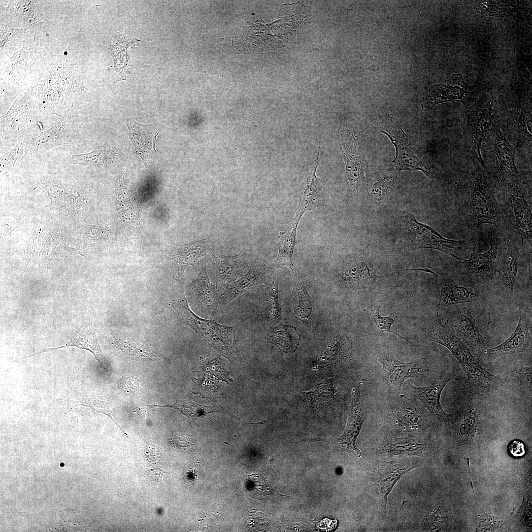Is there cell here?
I'll use <instances>...</instances> for the list:
<instances>
[{"label": "cell", "instance_id": "cell-1", "mask_svg": "<svg viewBox=\"0 0 532 532\" xmlns=\"http://www.w3.org/2000/svg\"><path fill=\"white\" fill-rule=\"evenodd\" d=\"M454 205L460 221L474 233L484 224L498 226V205L493 182L475 159L471 169L457 184Z\"/></svg>", "mask_w": 532, "mask_h": 532}, {"label": "cell", "instance_id": "cell-2", "mask_svg": "<svg viewBox=\"0 0 532 532\" xmlns=\"http://www.w3.org/2000/svg\"><path fill=\"white\" fill-rule=\"evenodd\" d=\"M529 182L522 174L515 178L493 182L499 209L496 232L501 239L518 238L526 251H532V220Z\"/></svg>", "mask_w": 532, "mask_h": 532}, {"label": "cell", "instance_id": "cell-3", "mask_svg": "<svg viewBox=\"0 0 532 532\" xmlns=\"http://www.w3.org/2000/svg\"><path fill=\"white\" fill-rule=\"evenodd\" d=\"M425 332L431 341L445 347L455 357L467 376L471 393L484 397L495 394L502 387V379L483 368L467 345L447 324H443L438 311L427 321Z\"/></svg>", "mask_w": 532, "mask_h": 532}, {"label": "cell", "instance_id": "cell-4", "mask_svg": "<svg viewBox=\"0 0 532 532\" xmlns=\"http://www.w3.org/2000/svg\"><path fill=\"white\" fill-rule=\"evenodd\" d=\"M168 305L180 321L189 326L205 340L213 342L221 341L225 349L235 346V333L245 320L231 326L219 324L216 320H207L196 315L190 308L183 285L171 284L168 293Z\"/></svg>", "mask_w": 532, "mask_h": 532}, {"label": "cell", "instance_id": "cell-5", "mask_svg": "<svg viewBox=\"0 0 532 532\" xmlns=\"http://www.w3.org/2000/svg\"><path fill=\"white\" fill-rule=\"evenodd\" d=\"M447 323L469 349L478 353L486 349L491 322L489 313L481 302L449 306Z\"/></svg>", "mask_w": 532, "mask_h": 532}, {"label": "cell", "instance_id": "cell-6", "mask_svg": "<svg viewBox=\"0 0 532 532\" xmlns=\"http://www.w3.org/2000/svg\"><path fill=\"white\" fill-rule=\"evenodd\" d=\"M402 216V224L413 249L437 250L460 261L468 259L475 249L476 243L474 239L446 238L430 227L418 222L412 214L405 212Z\"/></svg>", "mask_w": 532, "mask_h": 532}, {"label": "cell", "instance_id": "cell-7", "mask_svg": "<svg viewBox=\"0 0 532 532\" xmlns=\"http://www.w3.org/2000/svg\"><path fill=\"white\" fill-rule=\"evenodd\" d=\"M485 140L486 172L492 181L499 182L519 176L521 173L515 164V149L497 124L490 128Z\"/></svg>", "mask_w": 532, "mask_h": 532}, {"label": "cell", "instance_id": "cell-8", "mask_svg": "<svg viewBox=\"0 0 532 532\" xmlns=\"http://www.w3.org/2000/svg\"><path fill=\"white\" fill-rule=\"evenodd\" d=\"M493 105L490 98L478 99L474 104L467 108L461 125L463 141L467 150L486 171L487 169L482 159L481 150L493 122Z\"/></svg>", "mask_w": 532, "mask_h": 532}, {"label": "cell", "instance_id": "cell-9", "mask_svg": "<svg viewBox=\"0 0 532 532\" xmlns=\"http://www.w3.org/2000/svg\"><path fill=\"white\" fill-rule=\"evenodd\" d=\"M439 287L438 308L467 302H481L485 298V286L460 272L454 271L438 276Z\"/></svg>", "mask_w": 532, "mask_h": 532}, {"label": "cell", "instance_id": "cell-10", "mask_svg": "<svg viewBox=\"0 0 532 532\" xmlns=\"http://www.w3.org/2000/svg\"><path fill=\"white\" fill-rule=\"evenodd\" d=\"M526 264L532 266V257L526 254L522 240L518 238L500 239L497 256V275L509 299L513 297L519 268Z\"/></svg>", "mask_w": 532, "mask_h": 532}, {"label": "cell", "instance_id": "cell-11", "mask_svg": "<svg viewBox=\"0 0 532 532\" xmlns=\"http://www.w3.org/2000/svg\"><path fill=\"white\" fill-rule=\"evenodd\" d=\"M78 406L88 407L96 413H101L106 415L114 422L128 438H131L114 420L109 402L98 399L96 396L84 385L74 369L73 379L69 392L66 396L57 400L53 406L54 415L59 421V423L68 412Z\"/></svg>", "mask_w": 532, "mask_h": 532}, {"label": "cell", "instance_id": "cell-12", "mask_svg": "<svg viewBox=\"0 0 532 532\" xmlns=\"http://www.w3.org/2000/svg\"><path fill=\"white\" fill-rule=\"evenodd\" d=\"M212 240L210 235L201 240L173 246L165 252L162 261L172 273V283L184 284L185 269L206 255L212 247Z\"/></svg>", "mask_w": 532, "mask_h": 532}, {"label": "cell", "instance_id": "cell-13", "mask_svg": "<svg viewBox=\"0 0 532 532\" xmlns=\"http://www.w3.org/2000/svg\"><path fill=\"white\" fill-rule=\"evenodd\" d=\"M490 249L483 253H477L475 249L467 259L459 261L455 268L477 282L486 286L495 281L497 277V262L500 238L497 232L490 236Z\"/></svg>", "mask_w": 532, "mask_h": 532}, {"label": "cell", "instance_id": "cell-14", "mask_svg": "<svg viewBox=\"0 0 532 532\" xmlns=\"http://www.w3.org/2000/svg\"><path fill=\"white\" fill-rule=\"evenodd\" d=\"M478 99L477 92L466 84L462 74H453L450 79L427 90L423 97L422 109L426 110L438 103L456 101L462 102L467 108Z\"/></svg>", "mask_w": 532, "mask_h": 532}, {"label": "cell", "instance_id": "cell-15", "mask_svg": "<svg viewBox=\"0 0 532 532\" xmlns=\"http://www.w3.org/2000/svg\"><path fill=\"white\" fill-rule=\"evenodd\" d=\"M527 310L524 305L521 306L517 327L505 341L495 347L486 348L481 351L480 358L482 362L490 363L505 355L531 352L532 339L529 330L532 324Z\"/></svg>", "mask_w": 532, "mask_h": 532}, {"label": "cell", "instance_id": "cell-16", "mask_svg": "<svg viewBox=\"0 0 532 532\" xmlns=\"http://www.w3.org/2000/svg\"><path fill=\"white\" fill-rule=\"evenodd\" d=\"M377 360L382 366L384 380L395 391H399L407 379L421 378L429 370L424 361L402 362L385 352L378 354Z\"/></svg>", "mask_w": 532, "mask_h": 532}, {"label": "cell", "instance_id": "cell-17", "mask_svg": "<svg viewBox=\"0 0 532 532\" xmlns=\"http://www.w3.org/2000/svg\"><path fill=\"white\" fill-rule=\"evenodd\" d=\"M381 412L398 426L409 429L420 427L425 420L424 409L403 395L388 398L381 404Z\"/></svg>", "mask_w": 532, "mask_h": 532}, {"label": "cell", "instance_id": "cell-18", "mask_svg": "<svg viewBox=\"0 0 532 532\" xmlns=\"http://www.w3.org/2000/svg\"><path fill=\"white\" fill-rule=\"evenodd\" d=\"M185 291L189 302L204 314L210 316L216 313L220 296L208 278L205 261L196 279L186 286Z\"/></svg>", "mask_w": 532, "mask_h": 532}, {"label": "cell", "instance_id": "cell-19", "mask_svg": "<svg viewBox=\"0 0 532 532\" xmlns=\"http://www.w3.org/2000/svg\"><path fill=\"white\" fill-rule=\"evenodd\" d=\"M382 132L388 136L396 148V157L393 162L397 170H419L430 178H432L434 173L432 166L411 148L407 137L402 129L396 132Z\"/></svg>", "mask_w": 532, "mask_h": 532}, {"label": "cell", "instance_id": "cell-20", "mask_svg": "<svg viewBox=\"0 0 532 532\" xmlns=\"http://www.w3.org/2000/svg\"><path fill=\"white\" fill-rule=\"evenodd\" d=\"M531 106H518L508 111L504 124L515 145L531 154L532 144Z\"/></svg>", "mask_w": 532, "mask_h": 532}, {"label": "cell", "instance_id": "cell-21", "mask_svg": "<svg viewBox=\"0 0 532 532\" xmlns=\"http://www.w3.org/2000/svg\"><path fill=\"white\" fill-rule=\"evenodd\" d=\"M213 263L214 286L217 291H224L229 287L243 272L250 264V256L245 253L234 256H215L211 253Z\"/></svg>", "mask_w": 532, "mask_h": 532}, {"label": "cell", "instance_id": "cell-22", "mask_svg": "<svg viewBox=\"0 0 532 532\" xmlns=\"http://www.w3.org/2000/svg\"><path fill=\"white\" fill-rule=\"evenodd\" d=\"M69 347H75L90 352L100 366L103 369H106V359L100 346L95 331L90 323L83 324L73 333L70 340L66 344L59 347L42 349L33 354L18 358L17 360H22L43 353Z\"/></svg>", "mask_w": 532, "mask_h": 532}, {"label": "cell", "instance_id": "cell-23", "mask_svg": "<svg viewBox=\"0 0 532 532\" xmlns=\"http://www.w3.org/2000/svg\"><path fill=\"white\" fill-rule=\"evenodd\" d=\"M271 267L261 262L252 261L248 272L232 284L220 296L219 303L226 305L238 296L261 284L266 285Z\"/></svg>", "mask_w": 532, "mask_h": 532}, {"label": "cell", "instance_id": "cell-24", "mask_svg": "<svg viewBox=\"0 0 532 532\" xmlns=\"http://www.w3.org/2000/svg\"><path fill=\"white\" fill-rule=\"evenodd\" d=\"M452 379L453 375L448 374L442 379L434 382L430 385L418 386L411 384L410 386L416 398L424 407L439 421L447 422L448 415L443 410L440 403L441 393L447 384Z\"/></svg>", "mask_w": 532, "mask_h": 532}, {"label": "cell", "instance_id": "cell-25", "mask_svg": "<svg viewBox=\"0 0 532 532\" xmlns=\"http://www.w3.org/2000/svg\"><path fill=\"white\" fill-rule=\"evenodd\" d=\"M352 393L351 405L346 427L341 436L338 438L337 441L360 456L361 452L356 447V440L365 421V416L359 385L352 389Z\"/></svg>", "mask_w": 532, "mask_h": 532}, {"label": "cell", "instance_id": "cell-26", "mask_svg": "<svg viewBox=\"0 0 532 532\" xmlns=\"http://www.w3.org/2000/svg\"><path fill=\"white\" fill-rule=\"evenodd\" d=\"M417 466L414 461L403 460L387 463L382 469L377 479V486L383 511H386L388 496L397 482Z\"/></svg>", "mask_w": 532, "mask_h": 532}, {"label": "cell", "instance_id": "cell-27", "mask_svg": "<svg viewBox=\"0 0 532 532\" xmlns=\"http://www.w3.org/2000/svg\"><path fill=\"white\" fill-rule=\"evenodd\" d=\"M129 137L135 147L136 153L141 158L145 166L157 159L155 143L158 132H153L149 126L132 121L126 123Z\"/></svg>", "mask_w": 532, "mask_h": 532}, {"label": "cell", "instance_id": "cell-28", "mask_svg": "<svg viewBox=\"0 0 532 532\" xmlns=\"http://www.w3.org/2000/svg\"><path fill=\"white\" fill-rule=\"evenodd\" d=\"M67 113L51 128L42 132L33 140V150L43 153L52 148L73 141V130L67 120Z\"/></svg>", "mask_w": 532, "mask_h": 532}, {"label": "cell", "instance_id": "cell-29", "mask_svg": "<svg viewBox=\"0 0 532 532\" xmlns=\"http://www.w3.org/2000/svg\"><path fill=\"white\" fill-rule=\"evenodd\" d=\"M341 134L346 176L351 189L355 191L358 190L362 179V161L353 133L347 129H344L341 131Z\"/></svg>", "mask_w": 532, "mask_h": 532}, {"label": "cell", "instance_id": "cell-30", "mask_svg": "<svg viewBox=\"0 0 532 532\" xmlns=\"http://www.w3.org/2000/svg\"><path fill=\"white\" fill-rule=\"evenodd\" d=\"M322 155V151L319 146L314 170L310 180L300 195L299 203L296 209L295 218L300 219L306 211L324 205L322 196L323 182L321 179L317 178L316 175V169Z\"/></svg>", "mask_w": 532, "mask_h": 532}, {"label": "cell", "instance_id": "cell-31", "mask_svg": "<svg viewBox=\"0 0 532 532\" xmlns=\"http://www.w3.org/2000/svg\"><path fill=\"white\" fill-rule=\"evenodd\" d=\"M118 162L116 149L106 142L89 153L72 155L69 161L71 164L95 166L102 170L109 169Z\"/></svg>", "mask_w": 532, "mask_h": 532}, {"label": "cell", "instance_id": "cell-32", "mask_svg": "<svg viewBox=\"0 0 532 532\" xmlns=\"http://www.w3.org/2000/svg\"><path fill=\"white\" fill-rule=\"evenodd\" d=\"M37 183L47 192L51 200L50 210L61 207L62 203H82L85 195L84 189L77 185L65 186L53 184L46 180L41 179Z\"/></svg>", "mask_w": 532, "mask_h": 532}, {"label": "cell", "instance_id": "cell-33", "mask_svg": "<svg viewBox=\"0 0 532 532\" xmlns=\"http://www.w3.org/2000/svg\"><path fill=\"white\" fill-rule=\"evenodd\" d=\"M299 219L295 218L291 225L284 232H280L275 244L278 248V254L271 268L289 267L294 273L292 256L296 243V232Z\"/></svg>", "mask_w": 532, "mask_h": 532}, {"label": "cell", "instance_id": "cell-34", "mask_svg": "<svg viewBox=\"0 0 532 532\" xmlns=\"http://www.w3.org/2000/svg\"><path fill=\"white\" fill-rule=\"evenodd\" d=\"M103 337L114 348L132 360L139 362L160 361V358L143 344L114 335Z\"/></svg>", "mask_w": 532, "mask_h": 532}, {"label": "cell", "instance_id": "cell-35", "mask_svg": "<svg viewBox=\"0 0 532 532\" xmlns=\"http://www.w3.org/2000/svg\"><path fill=\"white\" fill-rule=\"evenodd\" d=\"M267 342L273 344L284 352L293 353L299 345L300 336L295 327L280 324L266 335Z\"/></svg>", "mask_w": 532, "mask_h": 532}, {"label": "cell", "instance_id": "cell-36", "mask_svg": "<svg viewBox=\"0 0 532 532\" xmlns=\"http://www.w3.org/2000/svg\"><path fill=\"white\" fill-rule=\"evenodd\" d=\"M278 282L277 277L273 278L271 285L264 290L260 298L258 307L260 313L271 324L278 322L281 316V306L278 302Z\"/></svg>", "mask_w": 532, "mask_h": 532}, {"label": "cell", "instance_id": "cell-37", "mask_svg": "<svg viewBox=\"0 0 532 532\" xmlns=\"http://www.w3.org/2000/svg\"><path fill=\"white\" fill-rule=\"evenodd\" d=\"M385 446L392 454H414L428 448L429 444L421 438L391 436L386 438Z\"/></svg>", "mask_w": 532, "mask_h": 532}, {"label": "cell", "instance_id": "cell-38", "mask_svg": "<svg viewBox=\"0 0 532 532\" xmlns=\"http://www.w3.org/2000/svg\"><path fill=\"white\" fill-rule=\"evenodd\" d=\"M291 303L294 313L299 320H302L304 318L310 320V316L312 309L311 298L302 281L296 275L294 278Z\"/></svg>", "mask_w": 532, "mask_h": 532}, {"label": "cell", "instance_id": "cell-39", "mask_svg": "<svg viewBox=\"0 0 532 532\" xmlns=\"http://www.w3.org/2000/svg\"><path fill=\"white\" fill-rule=\"evenodd\" d=\"M346 277L353 284L354 289H371L379 278L372 265L366 262H361L354 265L350 269Z\"/></svg>", "mask_w": 532, "mask_h": 532}, {"label": "cell", "instance_id": "cell-40", "mask_svg": "<svg viewBox=\"0 0 532 532\" xmlns=\"http://www.w3.org/2000/svg\"><path fill=\"white\" fill-rule=\"evenodd\" d=\"M149 408L153 407H167L178 410L187 417L192 422H195L197 418L202 415L217 411L212 406H202L190 400H176L172 404L148 405Z\"/></svg>", "mask_w": 532, "mask_h": 532}, {"label": "cell", "instance_id": "cell-41", "mask_svg": "<svg viewBox=\"0 0 532 532\" xmlns=\"http://www.w3.org/2000/svg\"><path fill=\"white\" fill-rule=\"evenodd\" d=\"M384 301H378L376 304L375 303L368 306L365 310L367 316L368 321L369 323L370 324V326L376 330H378L382 332H392L398 335L402 339L409 342L407 339L401 336L397 332L391 330L392 326L394 324V320L391 315L383 317L380 315L379 310L384 303Z\"/></svg>", "mask_w": 532, "mask_h": 532}, {"label": "cell", "instance_id": "cell-42", "mask_svg": "<svg viewBox=\"0 0 532 532\" xmlns=\"http://www.w3.org/2000/svg\"><path fill=\"white\" fill-rule=\"evenodd\" d=\"M25 144L18 143L12 149L0 157V175H10L18 171L24 155Z\"/></svg>", "mask_w": 532, "mask_h": 532}, {"label": "cell", "instance_id": "cell-43", "mask_svg": "<svg viewBox=\"0 0 532 532\" xmlns=\"http://www.w3.org/2000/svg\"><path fill=\"white\" fill-rule=\"evenodd\" d=\"M459 426V434L463 440L471 438L476 431L478 422L476 409L469 405L463 411Z\"/></svg>", "mask_w": 532, "mask_h": 532}, {"label": "cell", "instance_id": "cell-44", "mask_svg": "<svg viewBox=\"0 0 532 532\" xmlns=\"http://www.w3.org/2000/svg\"><path fill=\"white\" fill-rule=\"evenodd\" d=\"M44 235V233L42 231L41 224L34 227L29 234L26 242L24 271L26 270L30 261L36 256L40 248Z\"/></svg>", "mask_w": 532, "mask_h": 532}, {"label": "cell", "instance_id": "cell-45", "mask_svg": "<svg viewBox=\"0 0 532 532\" xmlns=\"http://www.w3.org/2000/svg\"><path fill=\"white\" fill-rule=\"evenodd\" d=\"M62 228L55 230V232L48 233L46 237L43 240V246L39 254V260L42 266L45 269L48 268L50 262L52 260L57 244L60 242L61 237V231Z\"/></svg>", "mask_w": 532, "mask_h": 532}, {"label": "cell", "instance_id": "cell-46", "mask_svg": "<svg viewBox=\"0 0 532 532\" xmlns=\"http://www.w3.org/2000/svg\"><path fill=\"white\" fill-rule=\"evenodd\" d=\"M532 366H517L512 371L513 375L517 379L520 386L532 393Z\"/></svg>", "mask_w": 532, "mask_h": 532}, {"label": "cell", "instance_id": "cell-47", "mask_svg": "<svg viewBox=\"0 0 532 532\" xmlns=\"http://www.w3.org/2000/svg\"><path fill=\"white\" fill-rule=\"evenodd\" d=\"M122 391L128 395L136 394L139 389V385L136 378L133 376L123 377L119 383Z\"/></svg>", "mask_w": 532, "mask_h": 532}, {"label": "cell", "instance_id": "cell-48", "mask_svg": "<svg viewBox=\"0 0 532 532\" xmlns=\"http://www.w3.org/2000/svg\"><path fill=\"white\" fill-rule=\"evenodd\" d=\"M25 223L23 216H20L13 221H5L1 224L0 237L3 240L13 231Z\"/></svg>", "mask_w": 532, "mask_h": 532}, {"label": "cell", "instance_id": "cell-49", "mask_svg": "<svg viewBox=\"0 0 532 532\" xmlns=\"http://www.w3.org/2000/svg\"><path fill=\"white\" fill-rule=\"evenodd\" d=\"M388 189L387 180H380L376 182L372 189V195L376 200H381L386 197Z\"/></svg>", "mask_w": 532, "mask_h": 532}, {"label": "cell", "instance_id": "cell-50", "mask_svg": "<svg viewBox=\"0 0 532 532\" xmlns=\"http://www.w3.org/2000/svg\"><path fill=\"white\" fill-rule=\"evenodd\" d=\"M62 242L66 244V248H68L72 253H77L84 256L87 250L79 239L65 238H63Z\"/></svg>", "mask_w": 532, "mask_h": 532}, {"label": "cell", "instance_id": "cell-51", "mask_svg": "<svg viewBox=\"0 0 532 532\" xmlns=\"http://www.w3.org/2000/svg\"><path fill=\"white\" fill-rule=\"evenodd\" d=\"M169 442L177 448H184L192 446L194 443V440L187 435H177L169 439Z\"/></svg>", "mask_w": 532, "mask_h": 532}, {"label": "cell", "instance_id": "cell-52", "mask_svg": "<svg viewBox=\"0 0 532 532\" xmlns=\"http://www.w3.org/2000/svg\"><path fill=\"white\" fill-rule=\"evenodd\" d=\"M508 450L510 454L516 458L521 457L525 454L524 444L518 440H513L510 443Z\"/></svg>", "mask_w": 532, "mask_h": 532}, {"label": "cell", "instance_id": "cell-53", "mask_svg": "<svg viewBox=\"0 0 532 532\" xmlns=\"http://www.w3.org/2000/svg\"><path fill=\"white\" fill-rule=\"evenodd\" d=\"M406 270H420V271H424V272L430 273H432V274H433L434 275H436V274L433 271H432L431 269H430L429 268H418V269H406Z\"/></svg>", "mask_w": 532, "mask_h": 532}]
</instances>
